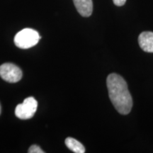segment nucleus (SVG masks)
Here are the masks:
<instances>
[{
  "label": "nucleus",
  "mask_w": 153,
  "mask_h": 153,
  "mask_svg": "<svg viewBox=\"0 0 153 153\" xmlns=\"http://www.w3.org/2000/svg\"><path fill=\"white\" fill-rule=\"evenodd\" d=\"M65 145L68 148L75 153H85V148L81 143L72 137H68L65 140Z\"/></svg>",
  "instance_id": "nucleus-7"
},
{
  "label": "nucleus",
  "mask_w": 153,
  "mask_h": 153,
  "mask_svg": "<svg viewBox=\"0 0 153 153\" xmlns=\"http://www.w3.org/2000/svg\"><path fill=\"white\" fill-rule=\"evenodd\" d=\"M106 85L110 100L116 111L122 115L128 114L133 107V99L125 79L118 74H110Z\"/></svg>",
  "instance_id": "nucleus-1"
},
{
  "label": "nucleus",
  "mask_w": 153,
  "mask_h": 153,
  "mask_svg": "<svg viewBox=\"0 0 153 153\" xmlns=\"http://www.w3.org/2000/svg\"><path fill=\"white\" fill-rule=\"evenodd\" d=\"M39 33L32 28H24L14 37V43L22 49H28L35 46L39 41Z\"/></svg>",
  "instance_id": "nucleus-2"
},
{
  "label": "nucleus",
  "mask_w": 153,
  "mask_h": 153,
  "mask_svg": "<svg viewBox=\"0 0 153 153\" xmlns=\"http://www.w3.org/2000/svg\"><path fill=\"white\" fill-rule=\"evenodd\" d=\"M114 4L118 6V7H121L126 4V0H113Z\"/></svg>",
  "instance_id": "nucleus-9"
},
{
  "label": "nucleus",
  "mask_w": 153,
  "mask_h": 153,
  "mask_svg": "<svg viewBox=\"0 0 153 153\" xmlns=\"http://www.w3.org/2000/svg\"><path fill=\"white\" fill-rule=\"evenodd\" d=\"M28 152L29 153H44L45 152L40 148L39 146L36 145H33L32 146L30 147V148L28 149Z\"/></svg>",
  "instance_id": "nucleus-8"
},
{
  "label": "nucleus",
  "mask_w": 153,
  "mask_h": 153,
  "mask_svg": "<svg viewBox=\"0 0 153 153\" xmlns=\"http://www.w3.org/2000/svg\"><path fill=\"white\" fill-rule=\"evenodd\" d=\"M79 14L84 17L90 16L93 11L92 0H73Z\"/></svg>",
  "instance_id": "nucleus-6"
},
{
  "label": "nucleus",
  "mask_w": 153,
  "mask_h": 153,
  "mask_svg": "<svg viewBox=\"0 0 153 153\" xmlns=\"http://www.w3.org/2000/svg\"><path fill=\"white\" fill-rule=\"evenodd\" d=\"M0 76L6 82L15 83L22 78V71L12 63H4L0 66Z\"/></svg>",
  "instance_id": "nucleus-4"
},
{
  "label": "nucleus",
  "mask_w": 153,
  "mask_h": 153,
  "mask_svg": "<svg viewBox=\"0 0 153 153\" xmlns=\"http://www.w3.org/2000/svg\"><path fill=\"white\" fill-rule=\"evenodd\" d=\"M38 102L33 97L25 99L22 104L17 105L15 109V115L22 120L31 118L37 110Z\"/></svg>",
  "instance_id": "nucleus-3"
},
{
  "label": "nucleus",
  "mask_w": 153,
  "mask_h": 153,
  "mask_svg": "<svg viewBox=\"0 0 153 153\" xmlns=\"http://www.w3.org/2000/svg\"><path fill=\"white\" fill-rule=\"evenodd\" d=\"M1 106H0V114H1Z\"/></svg>",
  "instance_id": "nucleus-10"
},
{
  "label": "nucleus",
  "mask_w": 153,
  "mask_h": 153,
  "mask_svg": "<svg viewBox=\"0 0 153 153\" xmlns=\"http://www.w3.org/2000/svg\"><path fill=\"white\" fill-rule=\"evenodd\" d=\"M140 47L145 52L153 53V32L144 31L138 37Z\"/></svg>",
  "instance_id": "nucleus-5"
}]
</instances>
